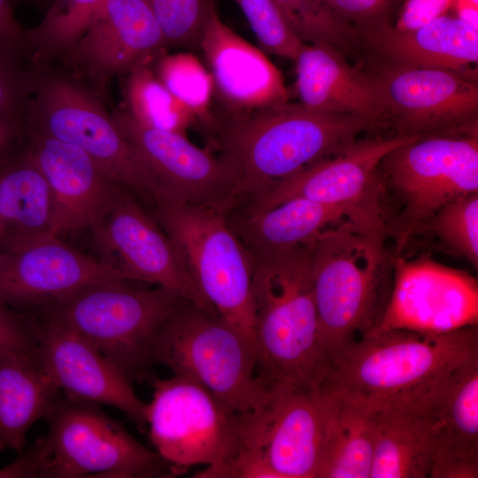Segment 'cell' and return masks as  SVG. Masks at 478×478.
I'll list each match as a JSON object with an SVG mask.
<instances>
[{"label": "cell", "mask_w": 478, "mask_h": 478, "mask_svg": "<svg viewBox=\"0 0 478 478\" xmlns=\"http://www.w3.org/2000/svg\"><path fill=\"white\" fill-rule=\"evenodd\" d=\"M372 127L371 121L360 117L289 102L227 116L212 127L219 156L236 174L241 202L342 151Z\"/></svg>", "instance_id": "obj_1"}, {"label": "cell", "mask_w": 478, "mask_h": 478, "mask_svg": "<svg viewBox=\"0 0 478 478\" xmlns=\"http://www.w3.org/2000/svg\"><path fill=\"white\" fill-rule=\"evenodd\" d=\"M477 356V325L444 334L377 327L328 365L320 385L373 409L412 404Z\"/></svg>", "instance_id": "obj_2"}, {"label": "cell", "mask_w": 478, "mask_h": 478, "mask_svg": "<svg viewBox=\"0 0 478 478\" xmlns=\"http://www.w3.org/2000/svg\"><path fill=\"white\" fill-rule=\"evenodd\" d=\"M311 242L266 256L250 255L257 376L267 389L284 384L319 386L326 374Z\"/></svg>", "instance_id": "obj_3"}, {"label": "cell", "mask_w": 478, "mask_h": 478, "mask_svg": "<svg viewBox=\"0 0 478 478\" xmlns=\"http://www.w3.org/2000/svg\"><path fill=\"white\" fill-rule=\"evenodd\" d=\"M385 241L343 224L311 242L318 337L327 367L382 320L393 286V256Z\"/></svg>", "instance_id": "obj_4"}, {"label": "cell", "mask_w": 478, "mask_h": 478, "mask_svg": "<svg viewBox=\"0 0 478 478\" xmlns=\"http://www.w3.org/2000/svg\"><path fill=\"white\" fill-rule=\"evenodd\" d=\"M26 124L80 147L147 208L167 200L158 175L122 135L102 95L68 72L50 64L31 68Z\"/></svg>", "instance_id": "obj_5"}, {"label": "cell", "mask_w": 478, "mask_h": 478, "mask_svg": "<svg viewBox=\"0 0 478 478\" xmlns=\"http://www.w3.org/2000/svg\"><path fill=\"white\" fill-rule=\"evenodd\" d=\"M98 282L66 295L34 317L57 322L92 343L133 383L150 381L152 347L166 320L186 300L161 286Z\"/></svg>", "instance_id": "obj_6"}, {"label": "cell", "mask_w": 478, "mask_h": 478, "mask_svg": "<svg viewBox=\"0 0 478 478\" xmlns=\"http://www.w3.org/2000/svg\"><path fill=\"white\" fill-rule=\"evenodd\" d=\"M389 237L399 256L447 203L478 192V135L414 138L379 166Z\"/></svg>", "instance_id": "obj_7"}, {"label": "cell", "mask_w": 478, "mask_h": 478, "mask_svg": "<svg viewBox=\"0 0 478 478\" xmlns=\"http://www.w3.org/2000/svg\"><path fill=\"white\" fill-rule=\"evenodd\" d=\"M152 360L200 383L236 414L254 411L268 397L257 376L253 343L212 307L183 300L158 330Z\"/></svg>", "instance_id": "obj_8"}, {"label": "cell", "mask_w": 478, "mask_h": 478, "mask_svg": "<svg viewBox=\"0 0 478 478\" xmlns=\"http://www.w3.org/2000/svg\"><path fill=\"white\" fill-rule=\"evenodd\" d=\"M329 394L319 386L278 385L266 400L243 414L230 478H317L325 440Z\"/></svg>", "instance_id": "obj_9"}, {"label": "cell", "mask_w": 478, "mask_h": 478, "mask_svg": "<svg viewBox=\"0 0 478 478\" xmlns=\"http://www.w3.org/2000/svg\"><path fill=\"white\" fill-rule=\"evenodd\" d=\"M148 209L172 240L204 301L254 345L252 261L226 214L173 200Z\"/></svg>", "instance_id": "obj_10"}, {"label": "cell", "mask_w": 478, "mask_h": 478, "mask_svg": "<svg viewBox=\"0 0 478 478\" xmlns=\"http://www.w3.org/2000/svg\"><path fill=\"white\" fill-rule=\"evenodd\" d=\"M150 383L152 398L145 407L149 437L174 474L205 465L195 477L206 478L227 464L239 443L243 414L231 412L189 378L155 376Z\"/></svg>", "instance_id": "obj_11"}, {"label": "cell", "mask_w": 478, "mask_h": 478, "mask_svg": "<svg viewBox=\"0 0 478 478\" xmlns=\"http://www.w3.org/2000/svg\"><path fill=\"white\" fill-rule=\"evenodd\" d=\"M44 419L53 452L49 478L175 475L156 451L138 442L97 404L61 391Z\"/></svg>", "instance_id": "obj_12"}, {"label": "cell", "mask_w": 478, "mask_h": 478, "mask_svg": "<svg viewBox=\"0 0 478 478\" xmlns=\"http://www.w3.org/2000/svg\"><path fill=\"white\" fill-rule=\"evenodd\" d=\"M414 138L418 137L395 135L357 140L236 208L261 210L289 199L305 198L337 207L353 227L387 239L379 166L387 153Z\"/></svg>", "instance_id": "obj_13"}, {"label": "cell", "mask_w": 478, "mask_h": 478, "mask_svg": "<svg viewBox=\"0 0 478 478\" xmlns=\"http://www.w3.org/2000/svg\"><path fill=\"white\" fill-rule=\"evenodd\" d=\"M366 62L379 89L384 125L392 126L396 135H478V84L474 74Z\"/></svg>", "instance_id": "obj_14"}, {"label": "cell", "mask_w": 478, "mask_h": 478, "mask_svg": "<svg viewBox=\"0 0 478 478\" xmlns=\"http://www.w3.org/2000/svg\"><path fill=\"white\" fill-rule=\"evenodd\" d=\"M90 229L99 261L119 271L127 281L161 286L188 301L212 307L195 286L170 237L128 189L121 191Z\"/></svg>", "instance_id": "obj_15"}, {"label": "cell", "mask_w": 478, "mask_h": 478, "mask_svg": "<svg viewBox=\"0 0 478 478\" xmlns=\"http://www.w3.org/2000/svg\"><path fill=\"white\" fill-rule=\"evenodd\" d=\"M166 48L144 0H103L83 34L58 59L103 96L112 79L152 62Z\"/></svg>", "instance_id": "obj_16"}, {"label": "cell", "mask_w": 478, "mask_h": 478, "mask_svg": "<svg viewBox=\"0 0 478 478\" xmlns=\"http://www.w3.org/2000/svg\"><path fill=\"white\" fill-rule=\"evenodd\" d=\"M478 325V281L468 272L443 265L429 253L393 257V286L379 325L444 334Z\"/></svg>", "instance_id": "obj_17"}, {"label": "cell", "mask_w": 478, "mask_h": 478, "mask_svg": "<svg viewBox=\"0 0 478 478\" xmlns=\"http://www.w3.org/2000/svg\"><path fill=\"white\" fill-rule=\"evenodd\" d=\"M117 127L160 180L167 200L215 209L225 214L241 202L236 174L220 157L192 143L186 135L144 126L125 110L111 111Z\"/></svg>", "instance_id": "obj_18"}, {"label": "cell", "mask_w": 478, "mask_h": 478, "mask_svg": "<svg viewBox=\"0 0 478 478\" xmlns=\"http://www.w3.org/2000/svg\"><path fill=\"white\" fill-rule=\"evenodd\" d=\"M113 281L127 280L57 235L48 234L0 251V300L27 316L35 315L81 287Z\"/></svg>", "instance_id": "obj_19"}, {"label": "cell", "mask_w": 478, "mask_h": 478, "mask_svg": "<svg viewBox=\"0 0 478 478\" xmlns=\"http://www.w3.org/2000/svg\"><path fill=\"white\" fill-rule=\"evenodd\" d=\"M33 318L39 364L60 390L73 398L117 408L144 432L146 403L125 374L81 335L52 320Z\"/></svg>", "instance_id": "obj_20"}, {"label": "cell", "mask_w": 478, "mask_h": 478, "mask_svg": "<svg viewBox=\"0 0 478 478\" xmlns=\"http://www.w3.org/2000/svg\"><path fill=\"white\" fill-rule=\"evenodd\" d=\"M27 128L26 150L51 193V233L91 228L124 188L80 147Z\"/></svg>", "instance_id": "obj_21"}, {"label": "cell", "mask_w": 478, "mask_h": 478, "mask_svg": "<svg viewBox=\"0 0 478 478\" xmlns=\"http://www.w3.org/2000/svg\"><path fill=\"white\" fill-rule=\"evenodd\" d=\"M212 79L213 93L227 116L289 102L278 68L265 53L228 27L212 9L199 45Z\"/></svg>", "instance_id": "obj_22"}, {"label": "cell", "mask_w": 478, "mask_h": 478, "mask_svg": "<svg viewBox=\"0 0 478 478\" xmlns=\"http://www.w3.org/2000/svg\"><path fill=\"white\" fill-rule=\"evenodd\" d=\"M432 439L430 478L478 477V356L420 401Z\"/></svg>", "instance_id": "obj_23"}, {"label": "cell", "mask_w": 478, "mask_h": 478, "mask_svg": "<svg viewBox=\"0 0 478 478\" xmlns=\"http://www.w3.org/2000/svg\"><path fill=\"white\" fill-rule=\"evenodd\" d=\"M359 34L361 55L383 65L470 73L478 62V30L449 13L412 29L386 23Z\"/></svg>", "instance_id": "obj_24"}, {"label": "cell", "mask_w": 478, "mask_h": 478, "mask_svg": "<svg viewBox=\"0 0 478 478\" xmlns=\"http://www.w3.org/2000/svg\"><path fill=\"white\" fill-rule=\"evenodd\" d=\"M294 62L299 104L384 125L379 89L368 70L351 66L344 54L324 43H305Z\"/></svg>", "instance_id": "obj_25"}, {"label": "cell", "mask_w": 478, "mask_h": 478, "mask_svg": "<svg viewBox=\"0 0 478 478\" xmlns=\"http://www.w3.org/2000/svg\"><path fill=\"white\" fill-rule=\"evenodd\" d=\"M226 216L251 257L283 251L311 242L327 228L350 225L343 210L305 198L261 210L235 208Z\"/></svg>", "instance_id": "obj_26"}, {"label": "cell", "mask_w": 478, "mask_h": 478, "mask_svg": "<svg viewBox=\"0 0 478 478\" xmlns=\"http://www.w3.org/2000/svg\"><path fill=\"white\" fill-rule=\"evenodd\" d=\"M60 392L37 354L0 350V452L23 450L28 430L46 416Z\"/></svg>", "instance_id": "obj_27"}, {"label": "cell", "mask_w": 478, "mask_h": 478, "mask_svg": "<svg viewBox=\"0 0 478 478\" xmlns=\"http://www.w3.org/2000/svg\"><path fill=\"white\" fill-rule=\"evenodd\" d=\"M52 218L49 184L25 148L0 167V251L52 234Z\"/></svg>", "instance_id": "obj_28"}, {"label": "cell", "mask_w": 478, "mask_h": 478, "mask_svg": "<svg viewBox=\"0 0 478 478\" xmlns=\"http://www.w3.org/2000/svg\"><path fill=\"white\" fill-rule=\"evenodd\" d=\"M326 389L328 414L317 478H370L376 441L374 410L361 400Z\"/></svg>", "instance_id": "obj_29"}, {"label": "cell", "mask_w": 478, "mask_h": 478, "mask_svg": "<svg viewBox=\"0 0 478 478\" xmlns=\"http://www.w3.org/2000/svg\"><path fill=\"white\" fill-rule=\"evenodd\" d=\"M420 401L374 409L376 441L370 478L428 477L432 439Z\"/></svg>", "instance_id": "obj_30"}, {"label": "cell", "mask_w": 478, "mask_h": 478, "mask_svg": "<svg viewBox=\"0 0 478 478\" xmlns=\"http://www.w3.org/2000/svg\"><path fill=\"white\" fill-rule=\"evenodd\" d=\"M125 77V111L139 123L186 135V130L196 122L158 78L152 62L135 67Z\"/></svg>", "instance_id": "obj_31"}, {"label": "cell", "mask_w": 478, "mask_h": 478, "mask_svg": "<svg viewBox=\"0 0 478 478\" xmlns=\"http://www.w3.org/2000/svg\"><path fill=\"white\" fill-rule=\"evenodd\" d=\"M289 27L304 43L330 45L345 56L361 55L360 34L328 0H272Z\"/></svg>", "instance_id": "obj_32"}, {"label": "cell", "mask_w": 478, "mask_h": 478, "mask_svg": "<svg viewBox=\"0 0 478 478\" xmlns=\"http://www.w3.org/2000/svg\"><path fill=\"white\" fill-rule=\"evenodd\" d=\"M103 0H53L43 19L27 30L32 50V66L58 59L83 34L90 17Z\"/></svg>", "instance_id": "obj_33"}, {"label": "cell", "mask_w": 478, "mask_h": 478, "mask_svg": "<svg viewBox=\"0 0 478 478\" xmlns=\"http://www.w3.org/2000/svg\"><path fill=\"white\" fill-rule=\"evenodd\" d=\"M156 75L185 106L196 120L211 126L216 122L210 112L213 83L209 71L189 52L160 55L156 59Z\"/></svg>", "instance_id": "obj_34"}, {"label": "cell", "mask_w": 478, "mask_h": 478, "mask_svg": "<svg viewBox=\"0 0 478 478\" xmlns=\"http://www.w3.org/2000/svg\"><path fill=\"white\" fill-rule=\"evenodd\" d=\"M420 234L436 238L446 252L466 259L477 269L478 192L459 197L440 207Z\"/></svg>", "instance_id": "obj_35"}, {"label": "cell", "mask_w": 478, "mask_h": 478, "mask_svg": "<svg viewBox=\"0 0 478 478\" xmlns=\"http://www.w3.org/2000/svg\"><path fill=\"white\" fill-rule=\"evenodd\" d=\"M163 35L166 47L198 46L212 0H144Z\"/></svg>", "instance_id": "obj_36"}, {"label": "cell", "mask_w": 478, "mask_h": 478, "mask_svg": "<svg viewBox=\"0 0 478 478\" xmlns=\"http://www.w3.org/2000/svg\"><path fill=\"white\" fill-rule=\"evenodd\" d=\"M246 17L261 47L295 61L304 42L289 27L272 0H235Z\"/></svg>", "instance_id": "obj_37"}, {"label": "cell", "mask_w": 478, "mask_h": 478, "mask_svg": "<svg viewBox=\"0 0 478 478\" xmlns=\"http://www.w3.org/2000/svg\"><path fill=\"white\" fill-rule=\"evenodd\" d=\"M0 63L28 75L32 50L24 29L15 19L10 0H0Z\"/></svg>", "instance_id": "obj_38"}, {"label": "cell", "mask_w": 478, "mask_h": 478, "mask_svg": "<svg viewBox=\"0 0 478 478\" xmlns=\"http://www.w3.org/2000/svg\"><path fill=\"white\" fill-rule=\"evenodd\" d=\"M332 8L359 32L390 23L401 0H328Z\"/></svg>", "instance_id": "obj_39"}, {"label": "cell", "mask_w": 478, "mask_h": 478, "mask_svg": "<svg viewBox=\"0 0 478 478\" xmlns=\"http://www.w3.org/2000/svg\"><path fill=\"white\" fill-rule=\"evenodd\" d=\"M0 350L37 354L34 318L21 314L0 300Z\"/></svg>", "instance_id": "obj_40"}, {"label": "cell", "mask_w": 478, "mask_h": 478, "mask_svg": "<svg viewBox=\"0 0 478 478\" xmlns=\"http://www.w3.org/2000/svg\"><path fill=\"white\" fill-rule=\"evenodd\" d=\"M18 453L14 460L0 468V478H49L53 452L47 435Z\"/></svg>", "instance_id": "obj_41"}, {"label": "cell", "mask_w": 478, "mask_h": 478, "mask_svg": "<svg viewBox=\"0 0 478 478\" xmlns=\"http://www.w3.org/2000/svg\"><path fill=\"white\" fill-rule=\"evenodd\" d=\"M29 77L0 63V113L26 122Z\"/></svg>", "instance_id": "obj_42"}, {"label": "cell", "mask_w": 478, "mask_h": 478, "mask_svg": "<svg viewBox=\"0 0 478 478\" xmlns=\"http://www.w3.org/2000/svg\"><path fill=\"white\" fill-rule=\"evenodd\" d=\"M454 0H403L395 27L412 29L449 13Z\"/></svg>", "instance_id": "obj_43"}, {"label": "cell", "mask_w": 478, "mask_h": 478, "mask_svg": "<svg viewBox=\"0 0 478 478\" xmlns=\"http://www.w3.org/2000/svg\"><path fill=\"white\" fill-rule=\"evenodd\" d=\"M27 143L26 122L0 113V167L21 153Z\"/></svg>", "instance_id": "obj_44"}, {"label": "cell", "mask_w": 478, "mask_h": 478, "mask_svg": "<svg viewBox=\"0 0 478 478\" xmlns=\"http://www.w3.org/2000/svg\"><path fill=\"white\" fill-rule=\"evenodd\" d=\"M454 16L478 30V0H454Z\"/></svg>", "instance_id": "obj_45"}, {"label": "cell", "mask_w": 478, "mask_h": 478, "mask_svg": "<svg viewBox=\"0 0 478 478\" xmlns=\"http://www.w3.org/2000/svg\"><path fill=\"white\" fill-rule=\"evenodd\" d=\"M12 4H18V3H35L38 2L39 0H10Z\"/></svg>", "instance_id": "obj_46"}]
</instances>
